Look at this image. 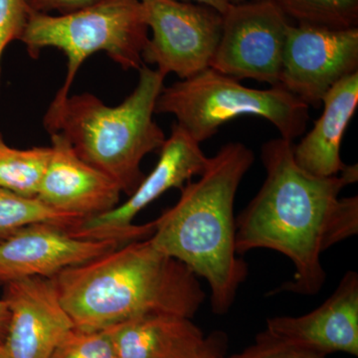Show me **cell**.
I'll return each mask as SVG.
<instances>
[{"label":"cell","instance_id":"1","mask_svg":"<svg viewBox=\"0 0 358 358\" xmlns=\"http://www.w3.org/2000/svg\"><path fill=\"white\" fill-rule=\"evenodd\" d=\"M294 145L282 138L264 143L265 180L236 217V250L240 256L273 250L294 264L293 279L272 294L315 296L327 279L322 254L358 233V197H341L345 187L357 182L358 166L317 178L296 164Z\"/></svg>","mask_w":358,"mask_h":358},{"label":"cell","instance_id":"17","mask_svg":"<svg viewBox=\"0 0 358 358\" xmlns=\"http://www.w3.org/2000/svg\"><path fill=\"white\" fill-rule=\"evenodd\" d=\"M50 155V147H10L0 134V187L36 197Z\"/></svg>","mask_w":358,"mask_h":358},{"label":"cell","instance_id":"26","mask_svg":"<svg viewBox=\"0 0 358 358\" xmlns=\"http://www.w3.org/2000/svg\"><path fill=\"white\" fill-rule=\"evenodd\" d=\"M250 1H266V0H230L231 3L232 4L244 3V2Z\"/></svg>","mask_w":358,"mask_h":358},{"label":"cell","instance_id":"3","mask_svg":"<svg viewBox=\"0 0 358 358\" xmlns=\"http://www.w3.org/2000/svg\"><path fill=\"white\" fill-rule=\"evenodd\" d=\"M254 160L243 143L223 145L199 178L181 188L178 202L152 221V244L206 281L216 315L229 312L248 275L236 250L234 204Z\"/></svg>","mask_w":358,"mask_h":358},{"label":"cell","instance_id":"13","mask_svg":"<svg viewBox=\"0 0 358 358\" xmlns=\"http://www.w3.org/2000/svg\"><path fill=\"white\" fill-rule=\"evenodd\" d=\"M50 136V159L36 199L53 210L82 220L117 206L122 193L119 185L82 159L64 136Z\"/></svg>","mask_w":358,"mask_h":358},{"label":"cell","instance_id":"27","mask_svg":"<svg viewBox=\"0 0 358 358\" xmlns=\"http://www.w3.org/2000/svg\"><path fill=\"white\" fill-rule=\"evenodd\" d=\"M0 358H4L3 350H2L1 343H0Z\"/></svg>","mask_w":358,"mask_h":358},{"label":"cell","instance_id":"2","mask_svg":"<svg viewBox=\"0 0 358 358\" xmlns=\"http://www.w3.org/2000/svg\"><path fill=\"white\" fill-rule=\"evenodd\" d=\"M51 279L81 331H103L150 315L192 320L206 299L199 278L150 238L122 244Z\"/></svg>","mask_w":358,"mask_h":358},{"label":"cell","instance_id":"11","mask_svg":"<svg viewBox=\"0 0 358 358\" xmlns=\"http://www.w3.org/2000/svg\"><path fill=\"white\" fill-rule=\"evenodd\" d=\"M122 244L80 239L55 224H30L0 240V285L31 278L51 279Z\"/></svg>","mask_w":358,"mask_h":358},{"label":"cell","instance_id":"4","mask_svg":"<svg viewBox=\"0 0 358 358\" xmlns=\"http://www.w3.org/2000/svg\"><path fill=\"white\" fill-rule=\"evenodd\" d=\"M164 80L162 73L145 64L138 70L136 88L115 107L91 93L52 101L44 128L64 136L82 159L131 194L145 178L143 159L159 150L166 140L154 117Z\"/></svg>","mask_w":358,"mask_h":358},{"label":"cell","instance_id":"19","mask_svg":"<svg viewBox=\"0 0 358 358\" xmlns=\"http://www.w3.org/2000/svg\"><path fill=\"white\" fill-rule=\"evenodd\" d=\"M298 24L345 30L358 27V0H275Z\"/></svg>","mask_w":358,"mask_h":358},{"label":"cell","instance_id":"18","mask_svg":"<svg viewBox=\"0 0 358 358\" xmlns=\"http://www.w3.org/2000/svg\"><path fill=\"white\" fill-rule=\"evenodd\" d=\"M82 219L53 210L36 197L0 187V240L30 224L46 222L71 229Z\"/></svg>","mask_w":358,"mask_h":358},{"label":"cell","instance_id":"6","mask_svg":"<svg viewBox=\"0 0 358 358\" xmlns=\"http://www.w3.org/2000/svg\"><path fill=\"white\" fill-rule=\"evenodd\" d=\"M155 114L173 115L176 124L199 143L215 136L226 122L243 115L262 117L282 138L291 141L305 134L310 120L307 103L279 85L248 88L212 68L164 87Z\"/></svg>","mask_w":358,"mask_h":358},{"label":"cell","instance_id":"8","mask_svg":"<svg viewBox=\"0 0 358 358\" xmlns=\"http://www.w3.org/2000/svg\"><path fill=\"white\" fill-rule=\"evenodd\" d=\"M208 162L200 143L174 122L171 136L159 150L155 169L129 199L112 210L80 221L68 231L80 239L115 240L124 244L150 238L154 222L136 225L134 224L136 215L169 190H180L203 173Z\"/></svg>","mask_w":358,"mask_h":358},{"label":"cell","instance_id":"25","mask_svg":"<svg viewBox=\"0 0 358 358\" xmlns=\"http://www.w3.org/2000/svg\"><path fill=\"white\" fill-rule=\"evenodd\" d=\"M182 1L195 2V3L204 4L216 9L219 13H224L229 8L230 0H182Z\"/></svg>","mask_w":358,"mask_h":358},{"label":"cell","instance_id":"7","mask_svg":"<svg viewBox=\"0 0 358 358\" xmlns=\"http://www.w3.org/2000/svg\"><path fill=\"white\" fill-rule=\"evenodd\" d=\"M152 36L143 52L145 65L164 76L187 79L210 68L223 27V14L182 0H141Z\"/></svg>","mask_w":358,"mask_h":358},{"label":"cell","instance_id":"22","mask_svg":"<svg viewBox=\"0 0 358 358\" xmlns=\"http://www.w3.org/2000/svg\"><path fill=\"white\" fill-rule=\"evenodd\" d=\"M32 13L27 0H0V90L4 52L13 41H20Z\"/></svg>","mask_w":358,"mask_h":358},{"label":"cell","instance_id":"21","mask_svg":"<svg viewBox=\"0 0 358 358\" xmlns=\"http://www.w3.org/2000/svg\"><path fill=\"white\" fill-rule=\"evenodd\" d=\"M221 358H327L301 346L293 345L274 336L268 331L256 336L253 345H249L241 352L224 355Z\"/></svg>","mask_w":358,"mask_h":358},{"label":"cell","instance_id":"16","mask_svg":"<svg viewBox=\"0 0 358 358\" xmlns=\"http://www.w3.org/2000/svg\"><path fill=\"white\" fill-rule=\"evenodd\" d=\"M324 110L313 129L294 145L296 164L317 178H331L348 167L341 141L358 106V72L341 80L322 99Z\"/></svg>","mask_w":358,"mask_h":358},{"label":"cell","instance_id":"20","mask_svg":"<svg viewBox=\"0 0 358 358\" xmlns=\"http://www.w3.org/2000/svg\"><path fill=\"white\" fill-rule=\"evenodd\" d=\"M50 358H119L107 329L87 331L73 327Z\"/></svg>","mask_w":358,"mask_h":358},{"label":"cell","instance_id":"9","mask_svg":"<svg viewBox=\"0 0 358 358\" xmlns=\"http://www.w3.org/2000/svg\"><path fill=\"white\" fill-rule=\"evenodd\" d=\"M291 24L275 0L230 4L212 69L236 80L278 86L287 29Z\"/></svg>","mask_w":358,"mask_h":358},{"label":"cell","instance_id":"15","mask_svg":"<svg viewBox=\"0 0 358 358\" xmlns=\"http://www.w3.org/2000/svg\"><path fill=\"white\" fill-rule=\"evenodd\" d=\"M119 358H221L227 346L222 333L205 336L192 319L150 315L106 329Z\"/></svg>","mask_w":358,"mask_h":358},{"label":"cell","instance_id":"24","mask_svg":"<svg viewBox=\"0 0 358 358\" xmlns=\"http://www.w3.org/2000/svg\"><path fill=\"white\" fill-rule=\"evenodd\" d=\"M9 317H10V313H9L8 307L3 299H0V343H3L6 338Z\"/></svg>","mask_w":358,"mask_h":358},{"label":"cell","instance_id":"14","mask_svg":"<svg viewBox=\"0 0 358 358\" xmlns=\"http://www.w3.org/2000/svg\"><path fill=\"white\" fill-rule=\"evenodd\" d=\"M266 331L322 355L358 357V275L348 271L320 307L300 317L267 320Z\"/></svg>","mask_w":358,"mask_h":358},{"label":"cell","instance_id":"10","mask_svg":"<svg viewBox=\"0 0 358 358\" xmlns=\"http://www.w3.org/2000/svg\"><path fill=\"white\" fill-rule=\"evenodd\" d=\"M358 72V27L336 30L307 24L287 29L279 86L308 107Z\"/></svg>","mask_w":358,"mask_h":358},{"label":"cell","instance_id":"12","mask_svg":"<svg viewBox=\"0 0 358 358\" xmlns=\"http://www.w3.org/2000/svg\"><path fill=\"white\" fill-rule=\"evenodd\" d=\"M3 287L2 299L10 313L1 343L4 358H50L74 327L53 280L31 278Z\"/></svg>","mask_w":358,"mask_h":358},{"label":"cell","instance_id":"5","mask_svg":"<svg viewBox=\"0 0 358 358\" xmlns=\"http://www.w3.org/2000/svg\"><path fill=\"white\" fill-rule=\"evenodd\" d=\"M148 31L141 0H98L72 13H32L20 41L33 59L46 48L64 53L67 74L53 99L59 102L70 95L85 61L98 52L124 71L140 70Z\"/></svg>","mask_w":358,"mask_h":358},{"label":"cell","instance_id":"23","mask_svg":"<svg viewBox=\"0 0 358 358\" xmlns=\"http://www.w3.org/2000/svg\"><path fill=\"white\" fill-rule=\"evenodd\" d=\"M98 0H27L33 13L63 14L91 6Z\"/></svg>","mask_w":358,"mask_h":358}]
</instances>
